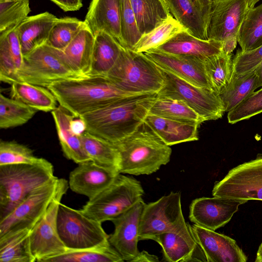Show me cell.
I'll use <instances>...</instances> for the list:
<instances>
[{
	"mask_svg": "<svg viewBox=\"0 0 262 262\" xmlns=\"http://www.w3.org/2000/svg\"><path fill=\"white\" fill-rule=\"evenodd\" d=\"M157 93L129 95L80 117L86 131L112 143L134 132L145 120Z\"/></svg>",
	"mask_w": 262,
	"mask_h": 262,
	"instance_id": "6da1fadb",
	"label": "cell"
},
{
	"mask_svg": "<svg viewBox=\"0 0 262 262\" xmlns=\"http://www.w3.org/2000/svg\"><path fill=\"white\" fill-rule=\"evenodd\" d=\"M48 88L59 105L75 118L125 96L139 94L123 90L108 77L89 75L55 81Z\"/></svg>",
	"mask_w": 262,
	"mask_h": 262,
	"instance_id": "7a4b0ae2",
	"label": "cell"
},
{
	"mask_svg": "<svg viewBox=\"0 0 262 262\" xmlns=\"http://www.w3.org/2000/svg\"><path fill=\"white\" fill-rule=\"evenodd\" d=\"M114 144L119 153V172L122 174L139 176L154 173L169 162L172 152L170 146L144 121Z\"/></svg>",
	"mask_w": 262,
	"mask_h": 262,
	"instance_id": "3957f363",
	"label": "cell"
},
{
	"mask_svg": "<svg viewBox=\"0 0 262 262\" xmlns=\"http://www.w3.org/2000/svg\"><path fill=\"white\" fill-rule=\"evenodd\" d=\"M55 177L53 165L46 159L36 164L0 166V220L32 191Z\"/></svg>",
	"mask_w": 262,
	"mask_h": 262,
	"instance_id": "277c9868",
	"label": "cell"
},
{
	"mask_svg": "<svg viewBox=\"0 0 262 262\" xmlns=\"http://www.w3.org/2000/svg\"><path fill=\"white\" fill-rule=\"evenodd\" d=\"M106 76L120 89L134 94L158 93L164 83L161 69L144 53L123 47Z\"/></svg>",
	"mask_w": 262,
	"mask_h": 262,
	"instance_id": "5b68a950",
	"label": "cell"
},
{
	"mask_svg": "<svg viewBox=\"0 0 262 262\" xmlns=\"http://www.w3.org/2000/svg\"><path fill=\"white\" fill-rule=\"evenodd\" d=\"M144 190L136 179L119 173L114 181L80 210L98 222L112 221L143 200Z\"/></svg>",
	"mask_w": 262,
	"mask_h": 262,
	"instance_id": "8992f818",
	"label": "cell"
},
{
	"mask_svg": "<svg viewBox=\"0 0 262 262\" xmlns=\"http://www.w3.org/2000/svg\"><path fill=\"white\" fill-rule=\"evenodd\" d=\"M83 76L72 68L63 51L46 42L24 56L17 74V81L46 88L57 81Z\"/></svg>",
	"mask_w": 262,
	"mask_h": 262,
	"instance_id": "52a82bcc",
	"label": "cell"
},
{
	"mask_svg": "<svg viewBox=\"0 0 262 262\" xmlns=\"http://www.w3.org/2000/svg\"><path fill=\"white\" fill-rule=\"evenodd\" d=\"M160 69L164 77V83L157 93L158 95L183 101L204 121L220 119L226 112L220 95L211 90L196 86L170 72Z\"/></svg>",
	"mask_w": 262,
	"mask_h": 262,
	"instance_id": "ba28073f",
	"label": "cell"
},
{
	"mask_svg": "<svg viewBox=\"0 0 262 262\" xmlns=\"http://www.w3.org/2000/svg\"><path fill=\"white\" fill-rule=\"evenodd\" d=\"M102 223L60 203L57 217V230L68 249H82L108 242Z\"/></svg>",
	"mask_w": 262,
	"mask_h": 262,
	"instance_id": "9c48e42d",
	"label": "cell"
},
{
	"mask_svg": "<svg viewBox=\"0 0 262 262\" xmlns=\"http://www.w3.org/2000/svg\"><path fill=\"white\" fill-rule=\"evenodd\" d=\"M186 224L182 212L181 193L171 192L156 201L145 203L139 239L153 240L160 234L179 230Z\"/></svg>",
	"mask_w": 262,
	"mask_h": 262,
	"instance_id": "30bf717a",
	"label": "cell"
},
{
	"mask_svg": "<svg viewBox=\"0 0 262 262\" xmlns=\"http://www.w3.org/2000/svg\"><path fill=\"white\" fill-rule=\"evenodd\" d=\"M69 187L68 182L63 179L46 211L30 230V248L36 261L46 262L68 250L58 232L57 217L61 199Z\"/></svg>",
	"mask_w": 262,
	"mask_h": 262,
	"instance_id": "8fae6325",
	"label": "cell"
},
{
	"mask_svg": "<svg viewBox=\"0 0 262 262\" xmlns=\"http://www.w3.org/2000/svg\"><path fill=\"white\" fill-rule=\"evenodd\" d=\"M213 196L262 201V155L231 169L213 188Z\"/></svg>",
	"mask_w": 262,
	"mask_h": 262,
	"instance_id": "7c38bea8",
	"label": "cell"
},
{
	"mask_svg": "<svg viewBox=\"0 0 262 262\" xmlns=\"http://www.w3.org/2000/svg\"><path fill=\"white\" fill-rule=\"evenodd\" d=\"M62 180L56 177L49 183L36 188L9 214L0 220V236L20 229H31L46 211Z\"/></svg>",
	"mask_w": 262,
	"mask_h": 262,
	"instance_id": "4fadbf2b",
	"label": "cell"
},
{
	"mask_svg": "<svg viewBox=\"0 0 262 262\" xmlns=\"http://www.w3.org/2000/svg\"><path fill=\"white\" fill-rule=\"evenodd\" d=\"M247 201L214 196L197 198L190 205L189 218L195 225L215 231L228 223L239 206Z\"/></svg>",
	"mask_w": 262,
	"mask_h": 262,
	"instance_id": "5bb4252c",
	"label": "cell"
},
{
	"mask_svg": "<svg viewBox=\"0 0 262 262\" xmlns=\"http://www.w3.org/2000/svg\"><path fill=\"white\" fill-rule=\"evenodd\" d=\"M248 8L247 0H213L208 39L223 42L230 37L237 36Z\"/></svg>",
	"mask_w": 262,
	"mask_h": 262,
	"instance_id": "9a60e30c",
	"label": "cell"
},
{
	"mask_svg": "<svg viewBox=\"0 0 262 262\" xmlns=\"http://www.w3.org/2000/svg\"><path fill=\"white\" fill-rule=\"evenodd\" d=\"M145 203L139 201L129 210L112 221L114 231L109 235L110 244L124 261L131 262L140 252L138 248L141 216Z\"/></svg>",
	"mask_w": 262,
	"mask_h": 262,
	"instance_id": "2e32d148",
	"label": "cell"
},
{
	"mask_svg": "<svg viewBox=\"0 0 262 262\" xmlns=\"http://www.w3.org/2000/svg\"><path fill=\"white\" fill-rule=\"evenodd\" d=\"M189 227L207 262L247 261L246 255L234 239L194 224Z\"/></svg>",
	"mask_w": 262,
	"mask_h": 262,
	"instance_id": "e0dca14e",
	"label": "cell"
},
{
	"mask_svg": "<svg viewBox=\"0 0 262 262\" xmlns=\"http://www.w3.org/2000/svg\"><path fill=\"white\" fill-rule=\"evenodd\" d=\"M144 53L160 68L196 86L211 90L205 73L204 59L191 56L164 53L155 49Z\"/></svg>",
	"mask_w": 262,
	"mask_h": 262,
	"instance_id": "ac0fdd59",
	"label": "cell"
},
{
	"mask_svg": "<svg viewBox=\"0 0 262 262\" xmlns=\"http://www.w3.org/2000/svg\"><path fill=\"white\" fill-rule=\"evenodd\" d=\"M169 11L192 35L208 40L213 0H165Z\"/></svg>",
	"mask_w": 262,
	"mask_h": 262,
	"instance_id": "d6986e66",
	"label": "cell"
},
{
	"mask_svg": "<svg viewBox=\"0 0 262 262\" xmlns=\"http://www.w3.org/2000/svg\"><path fill=\"white\" fill-rule=\"evenodd\" d=\"M120 172L90 160L78 164L70 173L69 186L91 199L108 186Z\"/></svg>",
	"mask_w": 262,
	"mask_h": 262,
	"instance_id": "ffe728a7",
	"label": "cell"
},
{
	"mask_svg": "<svg viewBox=\"0 0 262 262\" xmlns=\"http://www.w3.org/2000/svg\"><path fill=\"white\" fill-rule=\"evenodd\" d=\"M94 34L104 31L120 43V0H92L84 20Z\"/></svg>",
	"mask_w": 262,
	"mask_h": 262,
	"instance_id": "44dd1931",
	"label": "cell"
},
{
	"mask_svg": "<svg viewBox=\"0 0 262 262\" xmlns=\"http://www.w3.org/2000/svg\"><path fill=\"white\" fill-rule=\"evenodd\" d=\"M153 241L160 245L164 260L169 262L195 261L196 251L202 250L188 223L179 230L160 234Z\"/></svg>",
	"mask_w": 262,
	"mask_h": 262,
	"instance_id": "7402d4cb",
	"label": "cell"
},
{
	"mask_svg": "<svg viewBox=\"0 0 262 262\" xmlns=\"http://www.w3.org/2000/svg\"><path fill=\"white\" fill-rule=\"evenodd\" d=\"M222 42L203 40L183 31L154 49L164 53L191 56L203 59L222 52Z\"/></svg>",
	"mask_w": 262,
	"mask_h": 262,
	"instance_id": "603a6c76",
	"label": "cell"
},
{
	"mask_svg": "<svg viewBox=\"0 0 262 262\" xmlns=\"http://www.w3.org/2000/svg\"><path fill=\"white\" fill-rule=\"evenodd\" d=\"M144 122L167 145L198 140V122L165 118L148 114Z\"/></svg>",
	"mask_w": 262,
	"mask_h": 262,
	"instance_id": "cb8c5ba5",
	"label": "cell"
},
{
	"mask_svg": "<svg viewBox=\"0 0 262 262\" xmlns=\"http://www.w3.org/2000/svg\"><path fill=\"white\" fill-rule=\"evenodd\" d=\"M51 114L64 156L78 164L90 161L83 147L81 135L74 133L71 126V121L75 117L59 105Z\"/></svg>",
	"mask_w": 262,
	"mask_h": 262,
	"instance_id": "d4e9b609",
	"label": "cell"
},
{
	"mask_svg": "<svg viewBox=\"0 0 262 262\" xmlns=\"http://www.w3.org/2000/svg\"><path fill=\"white\" fill-rule=\"evenodd\" d=\"M57 19L46 12L27 17L16 27L23 56L47 42Z\"/></svg>",
	"mask_w": 262,
	"mask_h": 262,
	"instance_id": "484cf974",
	"label": "cell"
},
{
	"mask_svg": "<svg viewBox=\"0 0 262 262\" xmlns=\"http://www.w3.org/2000/svg\"><path fill=\"white\" fill-rule=\"evenodd\" d=\"M23 59L16 28L0 35V80L11 84L17 81Z\"/></svg>",
	"mask_w": 262,
	"mask_h": 262,
	"instance_id": "4316f807",
	"label": "cell"
},
{
	"mask_svg": "<svg viewBox=\"0 0 262 262\" xmlns=\"http://www.w3.org/2000/svg\"><path fill=\"white\" fill-rule=\"evenodd\" d=\"M95 35L89 75L106 76L117 62L123 47L114 37L104 31Z\"/></svg>",
	"mask_w": 262,
	"mask_h": 262,
	"instance_id": "83f0119b",
	"label": "cell"
},
{
	"mask_svg": "<svg viewBox=\"0 0 262 262\" xmlns=\"http://www.w3.org/2000/svg\"><path fill=\"white\" fill-rule=\"evenodd\" d=\"M95 35L85 25L63 50L72 68L82 76H88L91 67Z\"/></svg>",
	"mask_w": 262,
	"mask_h": 262,
	"instance_id": "f1b7e54d",
	"label": "cell"
},
{
	"mask_svg": "<svg viewBox=\"0 0 262 262\" xmlns=\"http://www.w3.org/2000/svg\"><path fill=\"white\" fill-rule=\"evenodd\" d=\"M30 229L24 228L0 236L1 262H35L30 248Z\"/></svg>",
	"mask_w": 262,
	"mask_h": 262,
	"instance_id": "f546056e",
	"label": "cell"
},
{
	"mask_svg": "<svg viewBox=\"0 0 262 262\" xmlns=\"http://www.w3.org/2000/svg\"><path fill=\"white\" fill-rule=\"evenodd\" d=\"M11 86V97L38 111L52 112L57 107V100L47 88L23 81Z\"/></svg>",
	"mask_w": 262,
	"mask_h": 262,
	"instance_id": "4dcf8cb0",
	"label": "cell"
},
{
	"mask_svg": "<svg viewBox=\"0 0 262 262\" xmlns=\"http://www.w3.org/2000/svg\"><path fill=\"white\" fill-rule=\"evenodd\" d=\"M131 2L141 35L153 30L171 15L165 0H131Z\"/></svg>",
	"mask_w": 262,
	"mask_h": 262,
	"instance_id": "1f68e13d",
	"label": "cell"
},
{
	"mask_svg": "<svg viewBox=\"0 0 262 262\" xmlns=\"http://www.w3.org/2000/svg\"><path fill=\"white\" fill-rule=\"evenodd\" d=\"M81 138L91 161L119 172L120 155L114 143L85 131Z\"/></svg>",
	"mask_w": 262,
	"mask_h": 262,
	"instance_id": "d6a6232c",
	"label": "cell"
},
{
	"mask_svg": "<svg viewBox=\"0 0 262 262\" xmlns=\"http://www.w3.org/2000/svg\"><path fill=\"white\" fill-rule=\"evenodd\" d=\"M122 257L109 242L91 248L68 249L46 262H123Z\"/></svg>",
	"mask_w": 262,
	"mask_h": 262,
	"instance_id": "836d02e7",
	"label": "cell"
},
{
	"mask_svg": "<svg viewBox=\"0 0 262 262\" xmlns=\"http://www.w3.org/2000/svg\"><path fill=\"white\" fill-rule=\"evenodd\" d=\"M204 63L211 90L220 95L227 88L233 76L232 54L222 52L205 58Z\"/></svg>",
	"mask_w": 262,
	"mask_h": 262,
	"instance_id": "e575fe53",
	"label": "cell"
},
{
	"mask_svg": "<svg viewBox=\"0 0 262 262\" xmlns=\"http://www.w3.org/2000/svg\"><path fill=\"white\" fill-rule=\"evenodd\" d=\"M237 42L243 52L262 46V4L248 8L238 32Z\"/></svg>",
	"mask_w": 262,
	"mask_h": 262,
	"instance_id": "d590c367",
	"label": "cell"
},
{
	"mask_svg": "<svg viewBox=\"0 0 262 262\" xmlns=\"http://www.w3.org/2000/svg\"><path fill=\"white\" fill-rule=\"evenodd\" d=\"M148 114L173 120L195 122L199 124L204 122L203 118L183 101L158 95V94Z\"/></svg>",
	"mask_w": 262,
	"mask_h": 262,
	"instance_id": "8d00e7d4",
	"label": "cell"
},
{
	"mask_svg": "<svg viewBox=\"0 0 262 262\" xmlns=\"http://www.w3.org/2000/svg\"><path fill=\"white\" fill-rule=\"evenodd\" d=\"M185 30H186L184 27L171 14L160 25L142 35L132 50L138 53H144L156 49Z\"/></svg>",
	"mask_w": 262,
	"mask_h": 262,
	"instance_id": "74e56055",
	"label": "cell"
},
{
	"mask_svg": "<svg viewBox=\"0 0 262 262\" xmlns=\"http://www.w3.org/2000/svg\"><path fill=\"white\" fill-rule=\"evenodd\" d=\"M255 70L240 76L233 75L227 88L220 96L226 112H229L244 101L257 86Z\"/></svg>",
	"mask_w": 262,
	"mask_h": 262,
	"instance_id": "f35d334b",
	"label": "cell"
},
{
	"mask_svg": "<svg viewBox=\"0 0 262 262\" xmlns=\"http://www.w3.org/2000/svg\"><path fill=\"white\" fill-rule=\"evenodd\" d=\"M37 110L13 98L0 95V128L7 129L27 123Z\"/></svg>",
	"mask_w": 262,
	"mask_h": 262,
	"instance_id": "ab89813d",
	"label": "cell"
},
{
	"mask_svg": "<svg viewBox=\"0 0 262 262\" xmlns=\"http://www.w3.org/2000/svg\"><path fill=\"white\" fill-rule=\"evenodd\" d=\"M85 25L84 21L75 17L58 18L53 25L46 43L60 50H64Z\"/></svg>",
	"mask_w": 262,
	"mask_h": 262,
	"instance_id": "60d3db41",
	"label": "cell"
},
{
	"mask_svg": "<svg viewBox=\"0 0 262 262\" xmlns=\"http://www.w3.org/2000/svg\"><path fill=\"white\" fill-rule=\"evenodd\" d=\"M30 11L29 0H0V35L15 29Z\"/></svg>",
	"mask_w": 262,
	"mask_h": 262,
	"instance_id": "b9f144b4",
	"label": "cell"
},
{
	"mask_svg": "<svg viewBox=\"0 0 262 262\" xmlns=\"http://www.w3.org/2000/svg\"><path fill=\"white\" fill-rule=\"evenodd\" d=\"M45 159L35 156L28 147L14 141H1L0 166L18 164H36Z\"/></svg>",
	"mask_w": 262,
	"mask_h": 262,
	"instance_id": "7bdbcfd3",
	"label": "cell"
},
{
	"mask_svg": "<svg viewBox=\"0 0 262 262\" xmlns=\"http://www.w3.org/2000/svg\"><path fill=\"white\" fill-rule=\"evenodd\" d=\"M121 45L132 49L142 35L137 26L131 0H120Z\"/></svg>",
	"mask_w": 262,
	"mask_h": 262,
	"instance_id": "ee69618b",
	"label": "cell"
},
{
	"mask_svg": "<svg viewBox=\"0 0 262 262\" xmlns=\"http://www.w3.org/2000/svg\"><path fill=\"white\" fill-rule=\"evenodd\" d=\"M262 87V86H261ZM262 113V88L250 94L244 101L228 113L230 124L248 119Z\"/></svg>",
	"mask_w": 262,
	"mask_h": 262,
	"instance_id": "f6af8a7d",
	"label": "cell"
},
{
	"mask_svg": "<svg viewBox=\"0 0 262 262\" xmlns=\"http://www.w3.org/2000/svg\"><path fill=\"white\" fill-rule=\"evenodd\" d=\"M262 61V46L250 51H237L233 58V75L240 76L254 71Z\"/></svg>",
	"mask_w": 262,
	"mask_h": 262,
	"instance_id": "bcb514c9",
	"label": "cell"
},
{
	"mask_svg": "<svg viewBox=\"0 0 262 262\" xmlns=\"http://www.w3.org/2000/svg\"><path fill=\"white\" fill-rule=\"evenodd\" d=\"M64 11L79 10L82 6V0H50Z\"/></svg>",
	"mask_w": 262,
	"mask_h": 262,
	"instance_id": "7dc6e473",
	"label": "cell"
},
{
	"mask_svg": "<svg viewBox=\"0 0 262 262\" xmlns=\"http://www.w3.org/2000/svg\"><path fill=\"white\" fill-rule=\"evenodd\" d=\"M159 258L157 256L149 254L146 251L140 252L137 256L131 262H157Z\"/></svg>",
	"mask_w": 262,
	"mask_h": 262,
	"instance_id": "c3c4849f",
	"label": "cell"
},
{
	"mask_svg": "<svg viewBox=\"0 0 262 262\" xmlns=\"http://www.w3.org/2000/svg\"><path fill=\"white\" fill-rule=\"evenodd\" d=\"M237 43V36H233L226 39L222 42V52L226 54H232Z\"/></svg>",
	"mask_w": 262,
	"mask_h": 262,
	"instance_id": "681fc988",
	"label": "cell"
},
{
	"mask_svg": "<svg viewBox=\"0 0 262 262\" xmlns=\"http://www.w3.org/2000/svg\"><path fill=\"white\" fill-rule=\"evenodd\" d=\"M71 126L74 133L79 136L86 131L85 122L80 117L74 118L71 121Z\"/></svg>",
	"mask_w": 262,
	"mask_h": 262,
	"instance_id": "f907efd6",
	"label": "cell"
},
{
	"mask_svg": "<svg viewBox=\"0 0 262 262\" xmlns=\"http://www.w3.org/2000/svg\"><path fill=\"white\" fill-rule=\"evenodd\" d=\"M255 72L257 77V86L258 88L262 86V61L258 64Z\"/></svg>",
	"mask_w": 262,
	"mask_h": 262,
	"instance_id": "816d5d0a",
	"label": "cell"
},
{
	"mask_svg": "<svg viewBox=\"0 0 262 262\" xmlns=\"http://www.w3.org/2000/svg\"><path fill=\"white\" fill-rule=\"evenodd\" d=\"M255 262H262V243L260 244L256 254Z\"/></svg>",
	"mask_w": 262,
	"mask_h": 262,
	"instance_id": "f5cc1de1",
	"label": "cell"
},
{
	"mask_svg": "<svg viewBox=\"0 0 262 262\" xmlns=\"http://www.w3.org/2000/svg\"><path fill=\"white\" fill-rule=\"evenodd\" d=\"M259 1L260 0H247L248 7H253L255 6V4Z\"/></svg>",
	"mask_w": 262,
	"mask_h": 262,
	"instance_id": "db71d44e",
	"label": "cell"
}]
</instances>
